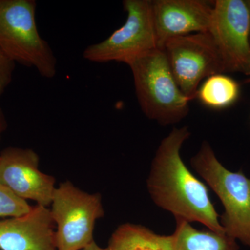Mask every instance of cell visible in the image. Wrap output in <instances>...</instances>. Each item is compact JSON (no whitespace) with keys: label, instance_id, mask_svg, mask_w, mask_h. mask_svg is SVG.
<instances>
[{"label":"cell","instance_id":"6da1fadb","mask_svg":"<svg viewBox=\"0 0 250 250\" xmlns=\"http://www.w3.org/2000/svg\"><path fill=\"white\" fill-rule=\"evenodd\" d=\"M190 136L188 126L174 127L161 141L151 164L148 192L154 203L176 220L201 223L211 231L225 233L208 187L188 168L181 156Z\"/></svg>","mask_w":250,"mask_h":250},{"label":"cell","instance_id":"7a4b0ae2","mask_svg":"<svg viewBox=\"0 0 250 250\" xmlns=\"http://www.w3.org/2000/svg\"><path fill=\"white\" fill-rule=\"evenodd\" d=\"M136 98L145 116L162 126L177 124L188 115V100L179 88L164 50L156 49L127 64Z\"/></svg>","mask_w":250,"mask_h":250},{"label":"cell","instance_id":"3957f363","mask_svg":"<svg viewBox=\"0 0 250 250\" xmlns=\"http://www.w3.org/2000/svg\"><path fill=\"white\" fill-rule=\"evenodd\" d=\"M190 164L223 206L220 222L225 234L250 248V178L242 170L226 168L207 141Z\"/></svg>","mask_w":250,"mask_h":250},{"label":"cell","instance_id":"277c9868","mask_svg":"<svg viewBox=\"0 0 250 250\" xmlns=\"http://www.w3.org/2000/svg\"><path fill=\"white\" fill-rule=\"evenodd\" d=\"M35 0H0V50L11 62L34 67L41 77L57 75V60L39 34Z\"/></svg>","mask_w":250,"mask_h":250},{"label":"cell","instance_id":"5b68a950","mask_svg":"<svg viewBox=\"0 0 250 250\" xmlns=\"http://www.w3.org/2000/svg\"><path fill=\"white\" fill-rule=\"evenodd\" d=\"M50 212L57 250H82L94 241L95 223L104 216L100 194H90L69 181L56 187Z\"/></svg>","mask_w":250,"mask_h":250},{"label":"cell","instance_id":"8992f818","mask_svg":"<svg viewBox=\"0 0 250 250\" xmlns=\"http://www.w3.org/2000/svg\"><path fill=\"white\" fill-rule=\"evenodd\" d=\"M125 24L107 39L88 46L83 52L85 60L98 63L129 62L158 48L153 21L152 1L124 0Z\"/></svg>","mask_w":250,"mask_h":250},{"label":"cell","instance_id":"52a82bcc","mask_svg":"<svg viewBox=\"0 0 250 250\" xmlns=\"http://www.w3.org/2000/svg\"><path fill=\"white\" fill-rule=\"evenodd\" d=\"M162 50L179 88L189 100L195 98L204 80L224 73L223 62L209 33L172 38Z\"/></svg>","mask_w":250,"mask_h":250},{"label":"cell","instance_id":"ba28073f","mask_svg":"<svg viewBox=\"0 0 250 250\" xmlns=\"http://www.w3.org/2000/svg\"><path fill=\"white\" fill-rule=\"evenodd\" d=\"M208 32L225 73L250 75V24L244 0H217Z\"/></svg>","mask_w":250,"mask_h":250},{"label":"cell","instance_id":"9c48e42d","mask_svg":"<svg viewBox=\"0 0 250 250\" xmlns=\"http://www.w3.org/2000/svg\"><path fill=\"white\" fill-rule=\"evenodd\" d=\"M39 156L29 148L10 147L0 153V184L16 196L48 207L56 179L39 169Z\"/></svg>","mask_w":250,"mask_h":250},{"label":"cell","instance_id":"30bf717a","mask_svg":"<svg viewBox=\"0 0 250 250\" xmlns=\"http://www.w3.org/2000/svg\"><path fill=\"white\" fill-rule=\"evenodd\" d=\"M153 21L158 48L172 38L207 32L213 6L200 0H153Z\"/></svg>","mask_w":250,"mask_h":250},{"label":"cell","instance_id":"8fae6325","mask_svg":"<svg viewBox=\"0 0 250 250\" xmlns=\"http://www.w3.org/2000/svg\"><path fill=\"white\" fill-rule=\"evenodd\" d=\"M48 207L37 205L21 216L0 220V250H57Z\"/></svg>","mask_w":250,"mask_h":250},{"label":"cell","instance_id":"7c38bea8","mask_svg":"<svg viewBox=\"0 0 250 250\" xmlns=\"http://www.w3.org/2000/svg\"><path fill=\"white\" fill-rule=\"evenodd\" d=\"M176 223L171 235L174 250H241L238 242L225 233L198 230L184 220Z\"/></svg>","mask_w":250,"mask_h":250},{"label":"cell","instance_id":"4fadbf2b","mask_svg":"<svg viewBox=\"0 0 250 250\" xmlns=\"http://www.w3.org/2000/svg\"><path fill=\"white\" fill-rule=\"evenodd\" d=\"M108 250H174L172 237L157 234L142 225L125 223L112 233Z\"/></svg>","mask_w":250,"mask_h":250},{"label":"cell","instance_id":"5bb4252c","mask_svg":"<svg viewBox=\"0 0 250 250\" xmlns=\"http://www.w3.org/2000/svg\"><path fill=\"white\" fill-rule=\"evenodd\" d=\"M240 95L241 85L238 82L225 74L218 73L202 82L195 98L206 107L219 111L232 106Z\"/></svg>","mask_w":250,"mask_h":250},{"label":"cell","instance_id":"9a60e30c","mask_svg":"<svg viewBox=\"0 0 250 250\" xmlns=\"http://www.w3.org/2000/svg\"><path fill=\"white\" fill-rule=\"evenodd\" d=\"M32 207L0 184V218H14L27 214Z\"/></svg>","mask_w":250,"mask_h":250},{"label":"cell","instance_id":"2e32d148","mask_svg":"<svg viewBox=\"0 0 250 250\" xmlns=\"http://www.w3.org/2000/svg\"><path fill=\"white\" fill-rule=\"evenodd\" d=\"M15 66L16 64L0 50V97L12 82Z\"/></svg>","mask_w":250,"mask_h":250},{"label":"cell","instance_id":"e0dca14e","mask_svg":"<svg viewBox=\"0 0 250 250\" xmlns=\"http://www.w3.org/2000/svg\"><path fill=\"white\" fill-rule=\"evenodd\" d=\"M8 123L2 108L0 107V138L3 133L7 129Z\"/></svg>","mask_w":250,"mask_h":250},{"label":"cell","instance_id":"ac0fdd59","mask_svg":"<svg viewBox=\"0 0 250 250\" xmlns=\"http://www.w3.org/2000/svg\"><path fill=\"white\" fill-rule=\"evenodd\" d=\"M82 250H108V249L107 248H102V247L99 246L97 244L96 242L94 241Z\"/></svg>","mask_w":250,"mask_h":250},{"label":"cell","instance_id":"d6986e66","mask_svg":"<svg viewBox=\"0 0 250 250\" xmlns=\"http://www.w3.org/2000/svg\"><path fill=\"white\" fill-rule=\"evenodd\" d=\"M245 4H246L247 10H248V16H249L250 24V0H244Z\"/></svg>","mask_w":250,"mask_h":250}]
</instances>
